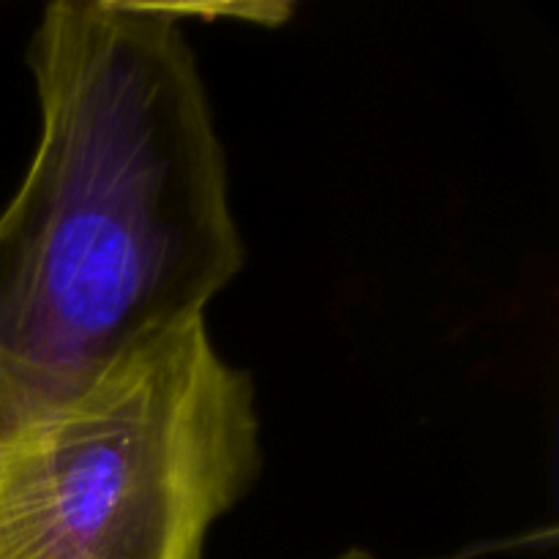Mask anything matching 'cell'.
Wrapping results in <instances>:
<instances>
[{"mask_svg": "<svg viewBox=\"0 0 559 559\" xmlns=\"http://www.w3.org/2000/svg\"><path fill=\"white\" fill-rule=\"evenodd\" d=\"M183 22L145 0L44 9L41 134L0 213V413L69 396L202 322L243 265Z\"/></svg>", "mask_w": 559, "mask_h": 559, "instance_id": "cell-1", "label": "cell"}, {"mask_svg": "<svg viewBox=\"0 0 559 559\" xmlns=\"http://www.w3.org/2000/svg\"><path fill=\"white\" fill-rule=\"evenodd\" d=\"M260 467L251 377L194 322L0 424V559H202Z\"/></svg>", "mask_w": 559, "mask_h": 559, "instance_id": "cell-2", "label": "cell"}, {"mask_svg": "<svg viewBox=\"0 0 559 559\" xmlns=\"http://www.w3.org/2000/svg\"><path fill=\"white\" fill-rule=\"evenodd\" d=\"M336 559H374V557L364 549H349V551H344V555H338Z\"/></svg>", "mask_w": 559, "mask_h": 559, "instance_id": "cell-3", "label": "cell"}]
</instances>
